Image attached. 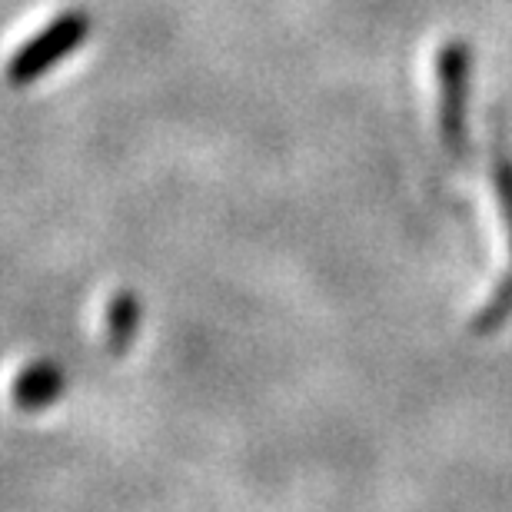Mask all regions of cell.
<instances>
[{"label": "cell", "mask_w": 512, "mask_h": 512, "mask_svg": "<svg viewBox=\"0 0 512 512\" xmlns=\"http://www.w3.org/2000/svg\"><path fill=\"white\" fill-rule=\"evenodd\" d=\"M496 190H499V203H503V217L512 233V160L509 157L496 160Z\"/></svg>", "instance_id": "3"}, {"label": "cell", "mask_w": 512, "mask_h": 512, "mask_svg": "<svg viewBox=\"0 0 512 512\" xmlns=\"http://www.w3.org/2000/svg\"><path fill=\"white\" fill-rule=\"evenodd\" d=\"M509 313H512V276H509V280H506L503 286H499L496 300H489L486 310L476 316V330H479V333L496 330V326L503 323Z\"/></svg>", "instance_id": "2"}, {"label": "cell", "mask_w": 512, "mask_h": 512, "mask_svg": "<svg viewBox=\"0 0 512 512\" xmlns=\"http://www.w3.org/2000/svg\"><path fill=\"white\" fill-rule=\"evenodd\" d=\"M443 137L449 153H463L466 143V74H469V60L466 47H449L443 54Z\"/></svg>", "instance_id": "1"}]
</instances>
